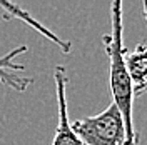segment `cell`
Wrapping results in <instances>:
<instances>
[{
  "label": "cell",
  "instance_id": "8992f818",
  "mask_svg": "<svg viewBox=\"0 0 147 145\" xmlns=\"http://www.w3.org/2000/svg\"><path fill=\"white\" fill-rule=\"evenodd\" d=\"M142 7H144V17H146V20H147V2H144Z\"/></svg>",
  "mask_w": 147,
  "mask_h": 145
},
{
  "label": "cell",
  "instance_id": "6da1fadb",
  "mask_svg": "<svg viewBox=\"0 0 147 145\" xmlns=\"http://www.w3.org/2000/svg\"><path fill=\"white\" fill-rule=\"evenodd\" d=\"M110 17H112V32L102 37L105 52L109 55L110 64V90L114 97V105L120 112L125 127V142L127 145H139V134L134 125V90L132 82L124 64V42H122V2L114 0L110 5Z\"/></svg>",
  "mask_w": 147,
  "mask_h": 145
},
{
  "label": "cell",
  "instance_id": "277c9868",
  "mask_svg": "<svg viewBox=\"0 0 147 145\" xmlns=\"http://www.w3.org/2000/svg\"><path fill=\"white\" fill-rule=\"evenodd\" d=\"M124 64L132 82L134 97L144 95L147 92V47L139 44L132 52L124 54Z\"/></svg>",
  "mask_w": 147,
  "mask_h": 145
},
{
  "label": "cell",
  "instance_id": "7a4b0ae2",
  "mask_svg": "<svg viewBox=\"0 0 147 145\" xmlns=\"http://www.w3.org/2000/svg\"><path fill=\"white\" fill-rule=\"evenodd\" d=\"M70 127L82 145H127L124 120L114 103L94 117L75 120Z\"/></svg>",
  "mask_w": 147,
  "mask_h": 145
},
{
  "label": "cell",
  "instance_id": "3957f363",
  "mask_svg": "<svg viewBox=\"0 0 147 145\" xmlns=\"http://www.w3.org/2000/svg\"><path fill=\"white\" fill-rule=\"evenodd\" d=\"M55 89H57V105H59V122L55 130L52 145H82V142L74 134L70 122H69V110H67V72L62 65L55 67L54 70Z\"/></svg>",
  "mask_w": 147,
  "mask_h": 145
},
{
  "label": "cell",
  "instance_id": "5b68a950",
  "mask_svg": "<svg viewBox=\"0 0 147 145\" xmlns=\"http://www.w3.org/2000/svg\"><path fill=\"white\" fill-rule=\"evenodd\" d=\"M0 9L3 10V18H7V20L15 18V20H20V22H24V23H28L35 32L42 34V35L47 37L50 42H54L64 54H70V50H72V44H70V42H65V40H62L60 37H57L54 32H50V30H49L45 25H42L40 22H37L28 12H25L24 9H20L18 5L9 3V2H0Z\"/></svg>",
  "mask_w": 147,
  "mask_h": 145
}]
</instances>
